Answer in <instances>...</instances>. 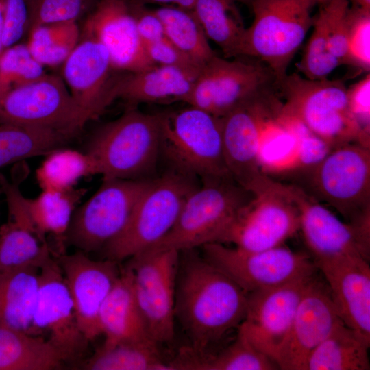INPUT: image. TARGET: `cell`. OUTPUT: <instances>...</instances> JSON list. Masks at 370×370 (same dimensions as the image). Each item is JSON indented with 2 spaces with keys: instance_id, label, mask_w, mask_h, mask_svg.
Returning <instances> with one entry per match:
<instances>
[{
  "instance_id": "obj_30",
  "label": "cell",
  "mask_w": 370,
  "mask_h": 370,
  "mask_svg": "<svg viewBox=\"0 0 370 370\" xmlns=\"http://www.w3.org/2000/svg\"><path fill=\"white\" fill-rule=\"evenodd\" d=\"M85 189L69 191L41 190L34 198L25 197V209L33 225L45 238L53 236L61 251L73 214L86 193Z\"/></svg>"
},
{
  "instance_id": "obj_33",
  "label": "cell",
  "mask_w": 370,
  "mask_h": 370,
  "mask_svg": "<svg viewBox=\"0 0 370 370\" xmlns=\"http://www.w3.org/2000/svg\"><path fill=\"white\" fill-rule=\"evenodd\" d=\"M51 258L47 239L34 228L12 219L0 227V273L40 269Z\"/></svg>"
},
{
  "instance_id": "obj_13",
  "label": "cell",
  "mask_w": 370,
  "mask_h": 370,
  "mask_svg": "<svg viewBox=\"0 0 370 370\" xmlns=\"http://www.w3.org/2000/svg\"><path fill=\"white\" fill-rule=\"evenodd\" d=\"M276 84L273 72L257 59L229 60L216 54L201 68L183 102L220 118Z\"/></svg>"
},
{
  "instance_id": "obj_11",
  "label": "cell",
  "mask_w": 370,
  "mask_h": 370,
  "mask_svg": "<svg viewBox=\"0 0 370 370\" xmlns=\"http://www.w3.org/2000/svg\"><path fill=\"white\" fill-rule=\"evenodd\" d=\"M299 225V210L288 186L273 180L239 211L217 243L246 251H263L283 245Z\"/></svg>"
},
{
  "instance_id": "obj_25",
  "label": "cell",
  "mask_w": 370,
  "mask_h": 370,
  "mask_svg": "<svg viewBox=\"0 0 370 370\" xmlns=\"http://www.w3.org/2000/svg\"><path fill=\"white\" fill-rule=\"evenodd\" d=\"M104 343L151 338L134 296L132 274L127 265L103 303L99 315Z\"/></svg>"
},
{
  "instance_id": "obj_28",
  "label": "cell",
  "mask_w": 370,
  "mask_h": 370,
  "mask_svg": "<svg viewBox=\"0 0 370 370\" xmlns=\"http://www.w3.org/2000/svg\"><path fill=\"white\" fill-rule=\"evenodd\" d=\"M63 356L45 338L0 325V370H52Z\"/></svg>"
},
{
  "instance_id": "obj_22",
  "label": "cell",
  "mask_w": 370,
  "mask_h": 370,
  "mask_svg": "<svg viewBox=\"0 0 370 370\" xmlns=\"http://www.w3.org/2000/svg\"><path fill=\"white\" fill-rule=\"evenodd\" d=\"M115 71L106 49L89 36H83L64 62L63 75L70 93L92 119L114 101Z\"/></svg>"
},
{
  "instance_id": "obj_15",
  "label": "cell",
  "mask_w": 370,
  "mask_h": 370,
  "mask_svg": "<svg viewBox=\"0 0 370 370\" xmlns=\"http://www.w3.org/2000/svg\"><path fill=\"white\" fill-rule=\"evenodd\" d=\"M274 97L264 89L221 118L223 150L233 179L254 195L273 180L264 174L260 162L261 128Z\"/></svg>"
},
{
  "instance_id": "obj_19",
  "label": "cell",
  "mask_w": 370,
  "mask_h": 370,
  "mask_svg": "<svg viewBox=\"0 0 370 370\" xmlns=\"http://www.w3.org/2000/svg\"><path fill=\"white\" fill-rule=\"evenodd\" d=\"M341 323L343 322L328 286L314 277L299 301L288 335L278 353L275 362L279 369L306 370L310 354Z\"/></svg>"
},
{
  "instance_id": "obj_12",
  "label": "cell",
  "mask_w": 370,
  "mask_h": 370,
  "mask_svg": "<svg viewBox=\"0 0 370 370\" xmlns=\"http://www.w3.org/2000/svg\"><path fill=\"white\" fill-rule=\"evenodd\" d=\"M201 247L203 256L247 293L314 274L317 269L308 256L283 245L259 251H246L219 243Z\"/></svg>"
},
{
  "instance_id": "obj_36",
  "label": "cell",
  "mask_w": 370,
  "mask_h": 370,
  "mask_svg": "<svg viewBox=\"0 0 370 370\" xmlns=\"http://www.w3.org/2000/svg\"><path fill=\"white\" fill-rule=\"evenodd\" d=\"M153 10L164 25L165 37L199 66L203 67L216 55L193 10L167 5Z\"/></svg>"
},
{
  "instance_id": "obj_2",
  "label": "cell",
  "mask_w": 370,
  "mask_h": 370,
  "mask_svg": "<svg viewBox=\"0 0 370 370\" xmlns=\"http://www.w3.org/2000/svg\"><path fill=\"white\" fill-rule=\"evenodd\" d=\"M161 125L162 113L129 108L98 127L84 151L93 158L103 178H149L160 154Z\"/></svg>"
},
{
  "instance_id": "obj_42",
  "label": "cell",
  "mask_w": 370,
  "mask_h": 370,
  "mask_svg": "<svg viewBox=\"0 0 370 370\" xmlns=\"http://www.w3.org/2000/svg\"><path fill=\"white\" fill-rule=\"evenodd\" d=\"M347 19L349 31L346 64L369 71L370 10L349 5Z\"/></svg>"
},
{
  "instance_id": "obj_44",
  "label": "cell",
  "mask_w": 370,
  "mask_h": 370,
  "mask_svg": "<svg viewBox=\"0 0 370 370\" xmlns=\"http://www.w3.org/2000/svg\"><path fill=\"white\" fill-rule=\"evenodd\" d=\"M149 60L155 65L182 68L200 72L202 67L171 42L166 37L145 45Z\"/></svg>"
},
{
  "instance_id": "obj_43",
  "label": "cell",
  "mask_w": 370,
  "mask_h": 370,
  "mask_svg": "<svg viewBox=\"0 0 370 370\" xmlns=\"http://www.w3.org/2000/svg\"><path fill=\"white\" fill-rule=\"evenodd\" d=\"M28 0H5L3 23V43L6 49L17 44L29 31Z\"/></svg>"
},
{
  "instance_id": "obj_7",
  "label": "cell",
  "mask_w": 370,
  "mask_h": 370,
  "mask_svg": "<svg viewBox=\"0 0 370 370\" xmlns=\"http://www.w3.org/2000/svg\"><path fill=\"white\" fill-rule=\"evenodd\" d=\"M160 154L171 168L201 180L231 176L223 156L221 118L195 107L162 113Z\"/></svg>"
},
{
  "instance_id": "obj_32",
  "label": "cell",
  "mask_w": 370,
  "mask_h": 370,
  "mask_svg": "<svg viewBox=\"0 0 370 370\" xmlns=\"http://www.w3.org/2000/svg\"><path fill=\"white\" fill-rule=\"evenodd\" d=\"M151 338L103 345L83 366L88 370H172Z\"/></svg>"
},
{
  "instance_id": "obj_51",
  "label": "cell",
  "mask_w": 370,
  "mask_h": 370,
  "mask_svg": "<svg viewBox=\"0 0 370 370\" xmlns=\"http://www.w3.org/2000/svg\"><path fill=\"white\" fill-rule=\"evenodd\" d=\"M316 1H317V3L320 5V4L323 3H324L327 0H316Z\"/></svg>"
},
{
  "instance_id": "obj_14",
  "label": "cell",
  "mask_w": 370,
  "mask_h": 370,
  "mask_svg": "<svg viewBox=\"0 0 370 370\" xmlns=\"http://www.w3.org/2000/svg\"><path fill=\"white\" fill-rule=\"evenodd\" d=\"M180 251L142 252L129 258L136 304L149 336L158 344L175 334V298Z\"/></svg>"
},
{
  "instance_id": "obj_8",
  "label": "cell",
  "mask_w": 370,
  "mask_h": 370,
  "mask_svg": "<svg viewBox=\"0 0 370 370\" xmlns=\"http://www.w3.org/2000/svg\"><path fill=\"white\" fill-rule=\"evenodd\" d=\"M312 168V184L318 197L345 222L370 230L369 146H340Z\"/></svg>"
},
{
  "instance_id": "obj_21",
  "label": "cell",
  "mask_w": 370,
  "mask_h": 370,
  "mask_svg": "<svg viewBox=\"0 0 370 370\" xmlns=\"http://www.w3.org/2000/svg\"><path fill=\"white\" fill-rule=\"evenodd\" d=\"M56 260L69 287L79 329L88 341H92L101 334L99 312L121 269L115 261L95 260L81 251L64 253Z\"/></svg>"
},
{
  "instance_id": "obj_27",
  "label": "cell",
  "mask_w": 370,
  "mask_h": 370,
  "mask_svg": "<svg viewBox=\"0 0 370 370\" xmlns=\"http://www.w3.org/2000/svg\"><path fill=\"white\" fill-rule=\"evenodd\" d=\"M172 370H273L278 365L256 349L240 332L222 350L197 355L188 347L180 351L172 362Z\"/></svg>"
},
{
  "instance_id": "obj_46",
  "label": "cell",
  "mask_w": 370,
  "mask_h": 370,
  "mask_svg": "<svg viewBox=\"0 0 370 370\" xmlns=\"http://www.w3.org/2000/svg\"><path fill=\"white\" fill-rule=\"evenodd\" d=\"M130 3L139 36L145 45L165 38L164 25L153 10L147 8L145 5Z\"/></svg>"
},
{
  "instance_id": "obj_48",
  "label": "cell",
  "mask_w": 370,
  "mask_h": 370,
  "mask_svg": "<svg viewBox=\"0 0 370 370\" xmlns=\"http://www.w3.org/2000/svg\"><path fill=\"white\" fill-rule=\"evenodd\" d=\"M5 6V0H0V56L5 48L3 43V23Z\"/></svg>"
},
{
  "instance_id": "obj_50",
  "label": "cell",
  "mask_w": 370,
  "mask_h": 370,
  "mask_svg": "<svg viewBox=\"0 0 370 370\" xmlns=\"http://www.w3.org/2000/svg\"><path fill=\"white\" fill-rule=\"evenodd\" d=\"M232 1H233L235 3L236 2L243 3L244 4H246V5H249V6L250 5V4H251V3L252 1V0H232Z\"/></svg>"
},
{
  "instance_id": "obj_23",
  "label": "cell",
  "mask_w": 370,
  "mask_h": 370,
  "mask_svg": "<svg viewBox=\"0 0 370 370\" xmlns=\"http://www.w3.org/2000/svg\"><path fill=\"white\" fill-rule=\"evenodd\" d=\"M315 264L325 277L342 321L370 343L369 260L352 257Z\"/></svg>"
},
{
  "instance_id": "obj_37",
  "label": "cell",
  "mask_w": 370,
  "mask_h": 370,
  "mask_svg": "<svg viewBox=\"0 0 370 370\" xmlns=\"http://www.w3.org/2000/svg\"><path fill=\"white\" fill-rule=\"evenodd\" d=\"M27 47L42 66H56L66 61L79 41L77 21L37 25L29 31Z\"/></svg>"
},
{
  "instance_id": "obj_5",
  "label": "cell",
  "mask_w": 370,
  "mask_h": 370,
  "mask_svg": "<svg viewBox=\"0 0 370 370\" xmlns=\"http://www.w3.org/2000/svg\"><path fill=\"white\" fill-rule=\"evenodd\" d=\"M254 195L231 176L202 180L186 198L171 230L143 252L169 249L180 251L217 243Z\"/></svg>"
},
{
  "instance_id": "obj_9",
  "label": "cell",
  "mask_w": 370,
  "mask_h": 370,
  "mask_svg": "<svg viewBox=\"0 0 370 370\" xmlns=\"http://www.w3.org/2000/svg\"><path fill=\"white\" fill-rule=\"evenodd\" d=\"M153 178H103L97 191L77 206L66 243L84 253L101 251L124 229Z\"/></svg>"
},
{
  "instance_id": "obj_26",
  "label": "cell",
  "mask_w": 370,
  "mask_h": 370,
  "mask_svg": "<svg viewBox=\"0 0 370 370\" xmlns=\"http://www.w3.org/2000/svg\"><path fill=\"white\" fill-rule=\"evenodd\" d=\"M40 269L0 273V325L32 334Z\"/></svg>"
},
{
  "instance_id": "obj_29",
  "label": "cell",
  "mask_w": 370,
  "mask_h": 370,
  "mask_svg": "<svg viewBox=\"0 0 370 370\" xmlns=\"http://www.w3.org/2000/svg\"><path fill=\"white\" fill-rule=\"evenodd\" d=\"M369 345L356 332L341 323L310 354L306 370H369Z\"/></svg>"
},
{
  "instance_id": "obj_17",
  "label": "cell",
  "mask_w": 370,
  "mask_h": 370,
  "mask_svg": "<svg viewBox=\"0 0 370 370\" xmlns=\"http://www.w3.org/2000/svg\"><path fill=\"white\" fill-rule=\"evenodd\" d=\"M314 274L247 293L246 314L238 332L275 362L299 301Z\"/></svg>"
},
{
  "instance_id": "obj_35",
  "label": "cell",
  "mask_w": 370,
  "mask_h": 370,
  "mask_svg": "<svg viewBox=\"0 0 370 370\" xmlns=\"http://www.w3.org/2000/svg\"><path fill=\"white\" fill-rule=\"evenodd\" d=\"M74 138L54 130L0 123V168L45 156Z\"/></svg>"
},
{
  "instance_id": "obj_20",
  "label": "cell",
  "mask_w": 370,
  "mask_h": 370,
  "mask_svg": "<svg viewBox=\"0 0 370 370\" xmlns=\"http://www.w3.org/2000/svg\"><path fill=\"white\" fill-rule=\"evenodd\" d=\"M83 36L104 46L117 71L135 73L155 66L139 36L129 0H98L86 17Z\"/></svg>"
},
{
  "instance_id": "obj_24",
  "label": "cell",
  "mask_w": 370,
  "mask_h": 370,
  "mask_svg": "<svg viewBox=\"0 0 370 370\" xmlns=\"http://www.w3.org/2000/svg\"><path fill=\"white\" fill-rule=\"evenodd\" d=\"M199 72L155 65L148 69L118 75L114 100L122 99L130 108L143 103L183 101L190 92Z\"/></svg>"
},
{
  "instance_id": "obj_1",
  "label": "cell",
  "mask_w": 370,
  "mask_h": 370,
  "mask_svg": "<svg viewBox=\"0 0 370 370\" xmlns=\"http://www.w3.org/2000/svg\"><path fill=\"white\" fill-rule=\"evenodd\" d=\"M247 293L195 249L180 251L175 317L198 355L210 353L243 321Z\"/></svg>"
},
{
  "instance_id": "obj_16",
  "label": "cell",
  "mask_w": 370,
  "mask_h": 370,
  "mask_svg": "<svg viewBox=\"0 0 370 370\" xmlns=\"http://www.w3.org/2000/svg\"><path fill=\"white\" fill-rule=\"evenodd\" d=\"M32 334L48 341L66 362L79 359L89 342L79 329L73 301L56 258H51L39 271V286Z\"/></svg>"
},
{
  "instance_id": "obj_34",
  "label": "cell",
  "mask_w": 370,
  "mask_h": 370,
  "mask_svg": "<svg viewBox=\"0 0 370 370\" xmlns=\"http://www.w3.org/2000/svg\"><path fill=\"white\" fill-rule=\"evenodd\" d=\"M95 175H99V170L89 153L65 146L45 155L36 171L41 190L69 191L81 180Z\"/></svg>"
},
{
  "instance_id": "obj_38",
  "label": "cell",
  "mask_w": 370,
  "mask_h": 370,
  "mask_svg": "<svg viewBox=\"0 0 370 370\" xmlns=\"http://www.w3.org/2000/svg\"><path fill=\"white\" fill-rule=\"evenodd\" d=\"M43 66L34 58L27 45L16 44L5 49L0 56V99L11 90L43 76Z\"/></svg>"
},
{
  "instance_id": "obj_39",
  "label": "cell",
  "mask_w": 370,
  "mask_h": 370,
  "mask_svg": "<svg viewBox=\"0 0 370 370\" xmlns=\"http://www.w3.org/2000/svg\"><path fill=\"white\" fill-rule=\"evenodd\" d=\"M313 31L297 66L300 75L311 80H323L339 66L341 62L329 51L323 23L314 16Z\"/></svg>"
},
{
  "instance_id": "obj_3",
  "label": "cell",
  "mask_w": 370,
  "mask_h": 370,
  "mask_svg": "<svg viewBox=\"0 0 370 370\" xmlns=\"http://www.w3.org/2000/svg\"><path fill=\"white\" fill-rule=\"evenodd\" d=\"M277 87L285 100L282 112L301 122L332 149L354 143L369 146V132L351 112L342 80H311L292 73L278 82Z\"/></svg>"
},
{
  "instance_id": "obj_31",
  "label": "cell",
  "mask_w": 370,
  "mask_h": 370,
  "mask_svg": "<svg viewBox=\"0 0 370 370\" xmlns=\"http://www.w3.org/2000/svg\"><path fill=\"white\" fill-rule=\"evenodd\" d=\"M193 11L208 38L221 49L224 58L241 56L246 27L232 0H195Z\"/></svg>"
},
{
  "instance_id": "obj_18",
  "label": "cell",
  "mask_w": 370,
  "mask_h": 370,
  "mask_svg": "<svg viewBox=\"0 0 370 370\" xmlns=\"http://www.w3.org/2000/svg\"><path fill=\"white\" fill-rule=\"evenodd\" d=\"M299 214V230L315 263L352 257L369 260L370 230L344 222L301 188L288 186Z\"/></svg>"
},
{
  "instance_id": "obj_41",
  "label": "cell",
  "mask_w": 370,
  "mask_h": 370,
  "mask_svg": "<svg viewBox=\"0 0 370 370\" xmlns=\"http://www.w3.org/2000/svg\"><path fill=\"white\" fill-rule=\"evenodd\" d=\"M98 0H28L29 31L34 27L77 21L95 6Z\"/></svg>"
},
{
  "instance_id": "obj_4",
  "label": "cell",
  "mask_w": 370,
  "mask_h": 370,
  "mask_svg": "<svg viewBox=\"0 0 370 370\" xmlns=\"http://www.w3.org/2000/svg\"><path fill=\"white\" fill-rule=\"evenodd\" d=\"M197 177L170 167L153 179L122 232L101 250L116 262L142 253L161 241L174 225Z\"/></svg>"
},
{
  "instance_id": "obj_47",
  "label": "cell",
  "mask_w": 370,
  "mask_h": 370,
  "mask_svg": "<svg viewBox=\"0 0 370 370\" xmlns=\"http://www.w3.org/2000/svg\"><path fill=\"white\" fill-rule=\"evenodd\" d=\"M134 3L146 5L148 3L160 4L162 5H172L184 9L193 10L195 0H129Z\"/></svg>"
},
{
  "instance_id": "obj_52",
  "label": "cell",
  "mask_w": 370,
  "mask_h": 370,
  "mask_svg": "<svg viewBox=\"0 0 370 370\" xmlns=\"http://www.w3.org/2000/svg\"><path fill=\"white\" fill-rule=\"evenodd\" d=\"M1 193V189H0V194Z\"/></svg>"
},
{
  "instance_id": "obj_45",
  "label": "cell",
  "mask_w": 370,
  "mask_h": 370,
  "mask_svg": "<svg viewBox=\"0 0 370 370\" xmlns=\"http://www.w3.org/2000/svg\"><path fill=\"white\" fill-rule=\"evenodd\" d=\"M349 108L360 126L369 132L370 75L347 88Z\"/></svg>"
},
{
  "instance_id": "obj_10",
  "label": "cell",
  "mask_w": 370,
  "mask_h": 370,
  "mask_svg": "<svg viewBox=\"0 0 370 370\" xmlns=\"http://www.w3.org/2000/svg\"><path fill=\"white\" fill-rule=\"evenodd\" d=\"M91 120L63 79L56 75L45 73L0 99V123L47 129L75 137Z\"/></svg>"
},
{
  "instance_id": "obj_49",
  "label": "cell",
  "mask_w": 370,
  "mask_h": 370,
  "mask_svg": "<svg viewBox=\"0 0 370 370\" xmlns=\"http://www.w3.org/2000/svg\"><path fill=\"white\" fill-rule=\"evenodd\" d=\"M351 7L370 10V0H348Z\"/></svg>"
},
{
  "instance_id": "obj_6",
  "label": "cell",
  "mask_w": 370,
  "mask_h": 370,
  "mask_svg": "<svg viewBox=\"0 0 370 370\" xmlns=\"http://www.w3.org/2000/svg\"><path fill=\"white\" fill-rule=\"evenodd\" d=\"M316 0H252L254 20L246 27L240 57L257 59L268 66L277 82L312 27Z\"/></svg>"
},
{
  "instance_id": "obj_40",
  "label": "cell",
  "mask_w": 370,
  "mask_h": 370,
  "mask_svg": "<svg viewBox=\"0 0 370 370\" xmlns=\"http://www.w3.org/2000/svg\"><path fill=\"white\" fill-rule=\"evenodd\" d=\"M348 0H327L320 4L316 14L321 21L330 52L346 64L349 24Z\"/></svg>"
}]
</instances>
